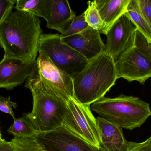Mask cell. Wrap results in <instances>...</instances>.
Returning a JSON list of instances; mask_svg holds the SVG:
<instances>
[{"label":"cell","instance_id":"obj_27","mask_svg":"<svg viewBox=\"0 0 151 151\" xmlns=\"http://www.w3.org/2000/svg\"><path fill=\"white\" fill-rule=\"evenodd\" d=\"M0 151H13L10 142H7L3 139L0 140Z\"/></svg>","mask_w":151,"mask_h":151},{"label":"cell","instance_id":"obj_15","mask_svg":"<svg viewBox=\"0 0 151 151\" xmlns=\"http://www.w3.org/2000/svg\"><path fill=\"white\" fill-rule=\"evenodd\" d=\"M130 0H95L97 9L104 25V34L126 13Z\"/></svg>","mask_w":151,"mask_h":151},{"label":"cell","instance_id":"obj_14","mask_svg":"<svg viewBox=\"0 0 151 151\" xmlns=\"http://www.w3.org/2000/svg\"><path fill=\"white\" fill-rule=\"evenodd\" d=\"M50 15L47 27L64 34L76 17L67 0H50Z\"/></svg>","mask_w":151,"mask_h":151},{"label":"cell","instance_id":"obj_25","mask_svg":"<svg viewBox=\"0 0 151 151\" xmlns=\"http://www.w3.org/2000/svg\"><path fill=\"white\" fill-rule=\"evenodd\" d=\"M135 46L151 56V45L148 43L144 36L137 30L136 34Z\"/></svg>","mask_w":151,"mask_h":151},{"label":"cell","instance_id":"obj_13","mask_svg":"<svg viewBox=\"0 0 151 151\" xmlns=\"http://www.w3.org/2000/svg\"><path fill=\"white\" fill-rule=\"evenodd\" d=\"M100 148L104 151H126L128 142L122 128L100 117L96 118Z\"/></svg>","mask_w":151,"mask_h":151},{"label":"cell","instance_id":"obj_9","mask_svg":"<svg viewBox=\"0 0 151 151\" xmlns=\"http://www.w3.org/2000/svg\"><path fill=\"white\" fill-rule=\"evenodd\" d=\"M45 151H104L74 134L64 126L35 136Z\"/></svg>","mask_w":151,"mask_h":151},{"label":"cell","instance_id":"obj_23","mask_svg":"<svg viewBox=\"0 0 151 151\" xmlns=\"http://www.w3.org/2000/svg\"><path fill=\"white\" fill-rule=\"evenodd\" d=\"M16 0H0V24L13 10Z\"/></svg>","mask_w":151,"mask_h":151},{"label":"cell","instance_id":"obj_12","mask_svg":"<svg viewBox=\"0 0 151 151\" xmlns=\"http://www.w3.org/2000/svg\"><path fill=\"white\" fill-rule=\"evenodd\" d=\"M99 31L88 26L83 31L68 37H62L64 43L78 51L88 61L105 51Z\"/></svg>","mask_w":151,"mask_h":151},{"label":"cell","instance_id":"obj_16","mask_svg":"<svg viewBox=\"0 0 151 151\" xmlns=\"http://www.w3.org/2000/svg\"><path fill=\"white\" fill-rule=\"evenodd\" d=\"M125 14L135 25L137 30L151 45V25L144 17L137 0H130Z\"/></svg>","mask_w":151,"mask_h":151},{"label":"cell","instance_id":"obj_28","mask_svg":"<svg viewBox=\"0 0 151 151\" xmlns=\"http://www.w3.org/2000/svg\"><path fill=\"white\" fill-rule=\"evenodd\" d=\"M2 136L1 134V130H0V140H1V139H2Z\"/></svg>","mask_w":151,"mask_h":151},{"label":"cell","instance_id":"obj_24","mask_svg":"<svg viewBox=\"0 0 151 151\" xmlns=\"http://www.w3.org/2000/svg\"><path fill=\"white\" fill-rule=\"evenodd\" d=\"M126 151H151V137L142 142H128Z\"/></svg>","mask_w":151,"mask_h":151},{"label":"cell","instance_id":"obj_6","mask_svg":"<svg viewBox=\"0 0 151 151\" xmlns=\"http://www.w3.org/2000/svg\"><path fill=\"white\" fill-rule=\"evenodd\" d=\"M67 105L63 126L88 143L100 148L96 118L90 106L82 104L75 98L70 100Z\"/></svg>","mask_w":151,"mask_h":151},{"label":"cell","instance_id":"obj_1","mask_svg":"<svg viewBox=\"0 0 151 151\" xmlns=\"http://www.w3.org/2000/svg\"><path fill=\"white\" fill-rule=\"evenodd\" d=\"M43 34L37 17L27 12L12 11L0 24V46L4 57L36 60Z\"/></svg>","mask_w":151,"mask_h":151},{"label":"cell","instance_id":"obj_19","mask_svg":"<svg viewBox=\"0 0 151 151\" xmlns=\"http://www.w3.org/2000/svg\"><path fill=\"white\" fill-rule=\"evenodd\" d=\"M88 7L84 12L85 20L89 26L104 33V25L97 9L95 1L87 2Z\"/></svg>","mask_w":151,"mask_h":151},{"label":"cell","instance_id":"obj_10","mask_svg":"<svg viewBox=\"0 0 151 151\" xmlns=\"http://www.w3.org/2000/svg\"><path fill=\"white\" fill-rule=\"evenodd\" d=\"M137 31L135 25L125 13L123 14L106 35L105 52L116 62L123 52L135 46Z\"/></svg>","mask_w":151,"mask_h":151},{"label":"cell","instance_id":"obj_26","mask_svg":"<svg viewBox=\"0 0 151 151\" xmlns=\"http://www.w3.org/2000/svg\"><path fill=\"white\" fill-rule=\"evenodd\" d=\"M141 11L151 25V0H137Z\"/></svg>","mask_w":151,"mask_h":151},{"label":"cell","instance_id":"obj_5","mask_svg":"<svg viewBox=\"0 0 151 151\" xmlns=\"http://www.w3.org/2000/svg\"><path fill=\"white\" fill-rule=\"evenodd\" d=\"M39 50L43 51L53 63L73 79L89 61L82 55L62 41L61 34H43Z\"/></svg>","mask_w":151,"mask_h":151},{"label":"cell","instance_id":"obj_20","mask_svg":"<svg viewBox=\"0 0 151 151\" xmlns=\"http://www.w3.org/2000/svg\"><path fill=\"white\" fill-rule=\"evenodd\" d=\"M10 143L13 151H45L35 137H15Z\"/></svg>","mask_w":151,"mask_h":151},{"label":"cell","instance_id":"obj_8","mask_svg":"<svg viewBox=\"0 0 151 151\" xmlns=\"http://www.w3.org/2000/svg\"><path fill=\"white\" fill-rule=\"evenodd\" d=\"M118 79L123 78L144 84L151 77V56L134 46L124 51L115 62Z\"/></svg>","mask_w":151,"mask_h":151},{"label":"cell","instance_id":"obj_11","mask_svg":"<svg viewBox=\"0 0 151 151\" xmlns=\"http://www.w3.org/2000/svg\"><path fill=\"white\" fill-rule=\"evenodd\" d=\"M35 62L4 57L0 61V88L10 90L21 85L32 73Z\"/></svg>","mask_w":151,"mask_h":151},{"label":"cell","instance_id":"obj_21","mask_svg":"<svg viewBox=\"0 0 151 151\" xmlns=\"http://www.w3.org/2000/svg\"><path fill=\"white\" fill-rule=\"evenodd\" d=\"M85 20L84 12L78 16H76L72 23L64 34H61L62 37L71 36L79 33L88 27Z\"/></svg>","mask_w":151,"mask_h":151},{"label":"cell","instance_id":"obj_18","mask_svg":"<svg viewBox=\"0 0 151 151\" xmlns=\"http://www.w3.org/2000/svg\"><path fill=\"white\" fill-rule=\"evenodd\" d=\"M7 132L15 137H35L37 134L28 119L27 113L23 114L21 118L14 119Z\"/></svg>","mask_w":151,"mask_h":151},{"label":"cell","instance_id":"obj_7","mask_svg":"<svg viewBox=\"0 0 151 151\" xmlns=\"http://www.w3.org/2000/svg\"><path fill=\"white\" fill-rule=\"evenodd\" d=\"M34 71L66 104L71 99H76L73 79L57 66L42 51L39 50Z\"/></svg>","mask_w":151,"mask_h":151},{"label":"cell","instance_id":"obj_22","mask_svg":"<svg viewBox=\"0 0 151 151\" xmlns=\"http://www.w3.org/2000/svg\"><path fill=\"white\" fill-rule=\"evenodd\" d=\"M17 107V104L12 101L10 97H4L0 96V111L2 112L9 114L13 120L15 119L16 118L12 109H16Z\"/></svg>","mask_w":151,"mask_h":151},{"label":"cell","instance_id":"obj_2","mask_svg":"<svg viewBox=\"0 0 151 151\" xmlns=\"http://www.w3.org/2000/svg\"><path fill=\"white\" fill-rule=\"evenodd\" d=\"M25 86L31 90L33 97L32 110L27 116L37 133L51 132L62 126L67 104L34 71L27 78Z\"/></svg>","mask_w":151,"mask_h":151},{"label":"cell","instance_id":"obj_3","mask_svg":"<svg viewBox=\"0 0 151 151\" xmlns=\"http://www.w3.org/2000/svg\"><path fill=\"white\" fill-rule=\"evenodd\" d=\"M117 79L115 61L105 51L90 60L73 78L76 99L90 106L104 97Z\"/></svg>","mask_w":151,"mask_h":151},{"label":"cell","instance_id":"obj_4","mask_svg":"<svg viewBox=\"0 0 151 151\" xmlns=\"http://www.w3.org/2000/svg\"><path fill=\"white\" fill-rule=\"evenodd\" d=\"M91 109L105 120L130 130L140 127L151 116L149 103L123 94L114 98L104 97L91 104Z\"/></svg>","mask_w":151,"mask_h":151},{"label":"cell","instance_id":"obj_17","mask_svg":"<svg viewBox=\"0 0 151 151\" xmlns=\"http://www.w3.org/2000/svg\"><path fill=\"white\" fill-rule=\"evenodd\" d=\"M15 8L27 12L35 17L43 18L46 21L50 17V0H17Z\"/></svg>","mask_w":151,"mask_h":151}]
</instances>
